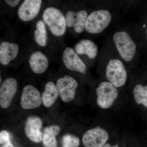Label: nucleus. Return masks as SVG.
I'll return each mask as SVG.
<instances>
[{
  "label": "nucleus",
  "mask_w": 147,
  "mask_h": 147,
  "mask_svg": "<svg viewBox=\"0 0 147 147\" xmlns=\"http://www.w3.org/2000/svg\"><path fill=\"white\" fill-rule=\"evenodd\" d=\"M42 18L54 35L61 36L65 33L67 27L65 16L60 10L54 7H47L43 11Z\"/></svg>",
  "instance_id": "f257e3e1"
},
{
  "label": "nucleus",
  "mask_w": 147,
  "mask_h": 147,
  "mask_svg": "<svg viewBox=\"0 0 147 147\" xmlns=\"http://www.w3.org/2000/svg\"><path fill=\"white\" fill-rule=\"evenodd\" d=\"M112 15L109 11L100 9L91 12L87 17L85 29L88 32L98 34L105 30L110 25Z\"/></svg>",
  "instance_id": "f03ea898"
},
{
  "label": "nucleus",
  "mask_w": 147,
  "mask_h": 147,
  "mask_svg": "<svg viewBox=\"0 0 147 147\" xmlns=\"http://www.w3.org/2000/svg\"><path fill=\"white\" fill-rule=\"evenodd\" d=\"M113 40L121 58L125 61L133 59L136 52V45L127 32H117L113 36Z\"/></svg>",
  "instance_id": "7ed1b4c3"
},
{
  "label": "nucleus",
  "mask_w": 147,
  "mask_h": 147,
  "mask_svg": "<svg viewBox=\"0 0 147 147\" xmlns=\"http://www.w3.org/2000/svg\"><path fill=\"white\" fill-rule=\"evenodd\" d=\"M105 74L109 82L116 88L123 86L126 83V69L123 63L117 59H112L109 61L106 67Z\"/></svg>",
  "instance_id": "20e7f679"
},
{
  "label": "nucleus",
  "mask_w": 147,
  "mask_h": 147,
  "mask_svg": "<svg viewBox=\"0 0 147 147\" xmlns=\"http://www.w3.org/2000/svg\"><path fill=\"white\" fill-rule=\"evenodd\" d=\"M98 105L102 109H106L113 105L118 96L117 88L110 82H104L99 84L96 90Z\"/></svg>",
  "instance_id": "39448f33"
},
{
  "label": "nucleus",
  "mask_w": 147,
  "mask_h": 147,
  "mask_svg": "<svg viewBox=\"0 0 147 147\" xmlns=\"http://www.w3.org/2000/svg\"><path fill=\"white\" fill-rule=\"evenodd\" d=\"M109 138L108 132L100 127L91 129L85 132L82 142L86 147H102Z\"/></svg>",
  "instance_id": "423d86ee"
},
{
  "label": "nucleus",
  "mask_w": 147,
  "mask_h": 147,
  "mask_svg": "<svg viewBox=\"0 0 147 147\" xmlns=\"http://www.w3.org/2000/svg\"><path fill=\"white\" fill-rule=\"evenodd\" d=\"M56 86L64 102H69L74 99L75 91L78 86V83L75 79L66 75L58 79Z\"/></svg>",
  "instance_id": "0eeeda50"
},
{
  "label": "nucleus",
  "mask_w": 147,
  "mask_h": 147,
  "mask_svg": "<svg viewBox=\"0 0 147 147\" xmlns=\"http://www.w3.org/2000/svg\"><path fill=\"white\" fill-rule=\"evenodd\" d=\"M42 97L39 91L31 85L24 87L21 99V105L25 109H34L41 105Z\"/></svg>",
  "instance_id": "6e6552de"
},
{
  "label": "nucleus",
  "mask_w": 147,
  "mask_h": 147,
  "mask_svg": "<svg viewBox=\"0 0 147 147\" xmlns=\"http://www.w3.org/2000/svg\"><path fill=\"white\" fill-rule=\"evenodd\" d=\"M63 60L67 69L86 74L87 67L73 48L67 47L64 51Z\"/></svg>",
  "instance_id": "1a4fd4ad"
},
{
  "label": "nucleus",
  "mask_w": 147,
  "mask_h": 147,
  "mask_svg": "<svg viewBox=\"0 0 147 147\" xmlns=\"http://www.w3.org/2000/svg\"><path fill=\"white\" fill-rule=\"evenodd\" d=\"M17 90L16 79L8 78L2 84L0 88V105L3 108L9 107Z\"/></svg>",
  "instance_id": "9d476101"
},
{
  "label": "nucleus",
  "mask_w": 147,
  "mask_h": 147,
  "mask_svg": "<svg viewBox=\"0 0 147 147\" xmlns=\"http://www.w3.org/2000/svg\"><path fill=\"white\" fill-rule=\"evenodd\" d=\"M42 1L40 0H25L19 7L18 15L24 21H29L35 18L39 13Z\"/></svg>",
  "instance_id": "9b49d317"
},
{
  "label": "nucleus",
  "mask_w": 147,
  "mask_h": 147,
  "mask_svg": "<svg viewBox=\"0 0 147 147\" xmlns=\"http://www.w3.org/2000/svg\"><path fill=\"white\" fill-rule=\"evenodd\" d=\"M42 126V121L38 117L32 116L28 119L25 124L26 135L31 141L40 143L42 140V134L40 129Z\"/></svg>",
  "instance_id": "f8f14e48"
},
{
  "label": "nucleus",
  "mask_w": 147,
  "mask_h": 147,
  "mask_svg": "<svg viewBox=\"0 0 147 147\" xmlns=\"http://www.w3.org/2000/svg\"><path fill=\"white\" fill-rule=\"evenodd\" d=\"M19 46L16 43L4 41L0 45V63L6 65L17 57Z\"/></svg>",
  "instance_id": "ddd939ff"
},
{
  "label": "nucleus",
  "mask_w": 147,
  "mask_h": 147,
  "mask_svg": "<svg viewBox=\"0 0 147 147\" xmlns=\"http://www.w3.org/2000/svg\"><path fill=\"white\" fill-rule=\"evenodd\" d=\"M29 63L32 71L38 74L45 72L49 65L47 57L40 51H36L32 54L29 58Z\"/></svg>",
  "instance_id": "4468645a"
},
{
  "label": "nucleus",
  "mask_w": 147,
  "mask_h": 147,
  "mask_svg": "<svg viewBox=\"0 0 147 147\" xmlns=\"http://www.w3.org/2000/svg\"><path fill=\"white\" fill-rule=\"evenodd\" d=\"M75 51L80 55H86L90 59H94L97 55L98 47L97 45L92 40L84 39L76 44Z\"/></svg>",
  "instance_id": "2eb2a0df"
},
{
  "label": "nucleus",
  "mask_w": 147,
  "mask_h": 147,
  "mask_svg": "<svg viewBox=\"0 0 147 147\" xmlns=\"http://www.w3.org/2000/svg\"><path fill=\"white\" fill-rule=\"evenodd\" d=\"M59 91L57 86L53 82H49L45 86V90L42 95V101L45 107L52 106L57 99Z\"/></svg>",
  "instance_id": "dca6fc26"
},
{
  "label": "nucleus",
  "mask_w": 147,
  "mask_h": 147,
  "mask_svg": "<svg viewBox=\"0 0 147 147\" xmlns=\"http://www.w3.org/2000/svg\"><path fill=\"white\" fill-rule=\"evenodd\" d=\"M60 127L58 125H53L46 127L42 136V142L45 147H57L56 136L60 131Z\"/></svg>",
  "instance_id": "f3484780"
},
{
  "label": "nucleus",
  "mask_w": 147,
  "mask_h": 147,
  "mask_svg": "<svg viewBox=\"0 0 147 147\" xmlns=\"http://www.w3.org/2000/svg\"><path fill=\"white\" fill-rule=\"evenodd\" d=\"M34 39L40 46L44 47L47 44V35L45 23L42 20L37 22L36 29L34 31Z\"/></svg>",
  "instance_id": "a211bd4d"
},
{
  "label": "nucleus",
  "mask_w": 147,
  "mask_h": 147,
  "mask_svg": "<svg viewBox=\"0 0 147 147\" xmlns=\"http://www.w3.org/2000/svg\"><path fill=\"white\" fill-rule=\"evenodd\" d=\"M134 98L137 104L144 105L147 108V86L138 84L133 90Z\"/></svg>",
  "instance_id": "6ab92c4d"
},
{
  "label": "nucleus",
  "mask_w": 147,
  "mask_h": 147,
  "mask_svg": "<svg viewBox=\"0 0 147 147\" xmlns=\"http://www.w3.org/2000/svg\"><path fill=\"white\" fill-rule=\"evenodd\" d=\"M88 16V13L85 10L76 12L74 28L76 32L80 33L84 30Z\"/></svg>",
  "instance_id": "aec40b11"
},
{
  "label": "nucleus",
  "mask_w": 147,
  "mask_h": 147,
  "mask_svg": "<svg viewBox=\"0 0 147 147\" xmlns=\"http://www.w3.org/2000/svg\"><path fill=\"white\" fill-rule=\"evenodd\" d=\"M80 143L78 137L71 134H66L63 138V147H78Z\"/></svg>",
  "instance_id": "412c9836"
},
{
  "label": "nucleus",
  "mask_w": 147,
  "mask_h": 147,
  "mask_svg": "<svg viewBox=\"0 0 147 147\" xmlns=\"http://www.w3.org/2000/svg\"><path fill=\"white\" fill-rule=\"evenodd\" d=\"M76 12L72 11H69L66 13L65 20L67 27L68 28L74 27V26Z\"/></svg>",
  "instance_id": "4be33fe9"
},
{
  "label": "nucleus",
  "mask_w": 147,
  "mask_h": 147,
  "mask_svg": "<svg viewBox=\"0 0 147 147\" xmlns=\"http://www.w3.org/2000/svg\"><path fill=\"white\" fill-rule=\"evenodd\" d=\"M0 143L3 146L11 144L9 140V134L8 131L3 130L0 133Z\"/></svg>",
  "instance_id": "5701e85b"
},
{
  "label": "nucleus",
  "mask_w": 147,
  "mask_h": 147,
  "mask_svg": "<svg viewBox=\"0 0 147 147\" xmlns=\"http://www.w3.org/2000/svg\"><path fill=\"white\" fill-rule=\"evenodd\" d=\"M5 3L7 4L8 5L10 6L11 7H16L17 6L19 3H20V1L19 0H5Z\"/></svg>",
  "instance_id": "b1692460"
},
{
  "label": "nucleus",
  "mask_w": 147,
  "mask_h": 147,
  "mask_svg": "<svg viewBox=\"0 0 147 147\" xmlns=\"http://www.w3.org/2000/svg\"><path fill=\"white\" fill-rule=\"evenodd\" d=\"M102 147H119V146L118 144H116L114 146H112L111 145L109 144H106Z\"/></svg>",
  "instance_id": "393cba45"
},
{
  "label": "nucleus",
  "mask_w": 147,
  "mask_h": 147,
  "mask_svg": "<svg viewBox=\"0 0 147 147\" xmlns=\"http://www.w3.org/2000/svg\"></svg>",
  "instance_id": "a878e982"
}]
</instances>
